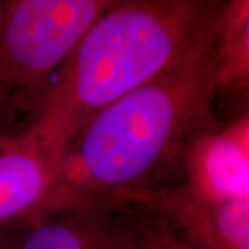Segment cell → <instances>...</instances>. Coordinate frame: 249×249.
Segmentation results:
<instances>
[{
	"label": "cell",
	"instance_id": "8fae6325",
	"mask_svg": "<svg viewBox=\"0 0 249 249\" xmlns=\"http://www.w3.org/2000/svg\"><path fill=\"white\" fill-rule=\"evenodd\" d=\"M18 227L0 231V249H17Z\"/></svg>",
	"mask_w": 249,
	"mask_h": 249
},
{
	"label": "cell",
	"instance_id": "8992f818",
	"mask_svg": "<svg viewBox=\"0 0 249 249\" xmlns=\"http://www.w3.org/2000/svg\"><path fill=\"white\" fill-rule=\"evenodd\" d=\"M17 249H126L121 211L65 209L37 216L18 227Z\"/></svg>",
	"mask_w": 249,
	"mask_h": 249
},
{
	"label": "cell",
	"instance_id": "277c9868",
	"mask_svg": "<svg viewBox=\"0 0 249 249\" xmlns=\"http://www.w3.org/2000/svg\"><path fill=\"white\" fill-rule=\"evenodd\" d=\"M61 152L27 130L0 139V231L43 212L60 170Z\"/></svg>",
	"mask_w": 249,
	"mask_h": 249
},
{
	"label": "cell",
	"instance_id": "3957f363",
	"mask_svg": "<svg viewBox=\"0 0 249 249\" xmlns=\"http://www.w3.org/2000/svg\"><path fill=\"white\" fill-rule=\"evenodd\" d=\"M114 0H6L0 24V127H27L55 75Z\"/></svg>",
	"mask_w": 249,
	"mask_h": 249
},
{
	"label": "cell",
	"instance_id": "9c48e42d",
	"mask_svg": "<svg viewBox=\"0 0 249 249\" xmlns=\"http://www.w3.org/2000/svg\"><path fill=\"white\" fill-rule=\"evenodd\" d=\"M223 124L227 126V129L237 137L249 154V111L232 115L227 124Z\"/></svg>",
	"mask_w": 249,
	"mask_h": 249
},
{
	"label": "cell",
	"instance_id": "7a4b0ae2",
	"mask_svg": "<svg viewBox=\"0 0 249 249\" xmlns=\"http://www.w3.org/2000/svg\"><path fill=\"white\" fill-rule=\"evenodd\" d=\"M219 4L214 0H114L80 39L22 130L62 154L90 116L186 53Z\"/></svg>",
	"mask_w": 249,
	"mask_h": 249
},
{
	"label": "cell",
	"instance_id": "52a82bcc",
	"mask_svg": "<svg viewBox=\"0 0 249 249\" xmlns=\"http://www.w3.org/2000/svg\"><path fill=\"white\" fill-rule=\"evenodd\" d=\"M216 97L249 85V0L222 1L214 46Z\"/></svg>",
	"mask_w": 249,
	"mask_h": 249
},
{
	"label": "cell",
	"instance_id": "4fadbf2b",
	"mask_svg": "<svg viewBox=\"0 0 249 249\" xmlns=\"http://www.w3.org/2000/svg\"><path fill=\"white\" fill-rule=\"evenodd\" d=\"M10 133H16V132H9V130H6V129L0 127V139H3L4 136H7V134Z\"/></svg>",
	"mask_w": 249,
	"mask_h": 249
},
{
	"label": "cell",
	"instance_id": "6da1fadb",
	"mask_svg": "<svg viewBox=\"0 0 249 249\" xmlns=\"http://www.w3.org/2000/svg\"><path fill=\"white\" fill-rule=\"evenodd\" d=\"M160 75L100 109L64 147L43 212H116L165 187L190 142L217 121L213 106L217 17Z\"/></svg>",
	"mask_w": 249,
	"mask_h": 249
},
{
	"label": "cell",
	"instance_id": "5b68a950",
	"mask_svg": "<svg viewBox=\"0 0 249 249\" xmlns=\"http://www.w3.org/2000/svg\"><path fill=\"white\" fill-rule=\"evenodd\" d=\"M133 206L160 214L194 249H249V199L205 201L172 183Z\"/></svg>",
	"mask_w": 249,
	"mask_h": 249
},
{
	"label": "cell",
	"instance_id": "7c38bea8",
	"mask_svg": "<svg viewBox=\"0 0 249 249\" xmlns=\"http://www.w3.org/2000/svg\"><path fill=\"white\" fill-rule=\"evenodd\" d=\"M4 9H6V0H0V24H1V19H3Z\"/></svg>",
	"mask_w": 249,
	"mask_h": 249
},
{
	"label": "cell",
	"instance_id": "30bf717a",
	"mask_svg": "<svg viewBox=\"0 0 249 249\" xmlns=\"http://www.w3.org/2000/svg\"><path fill=\"white\" fill-rule=\"evenodd\" d=\"M216 100L227 101V106L231 107L232 115L249 111V85L237 90H232L230 93L220 94V96L216 97Z\"/></svg>",
	"mask_w": 249,
	"mask_h": 249
},
{
	"label": "cell",
	"instance_id": "ba28073f",
	"mask_svg": "<svg viewBox=\"0 0 249 249\" xmlns=\"http://www.w3.org/2000/svg\"><path fill=\"white\" fill-rule=\"evenodd\" d=\"M126 249H194L160 214L140 206L121 209Z\"/></svg>",
	"mask_w": 249,
	"mask_h": 249
}]
</instances>
